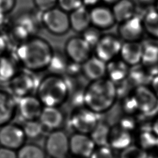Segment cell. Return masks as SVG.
<instances>
[{
  "label": "cell",
  "mask_w": 158,
  "mask_h": 158,
  "mask_svg": "<svg viewBox=\"0 0 158 158\" xmlns=\"http://www.w3.org/2000/svg\"><path fill=\"white\" fill-rule=\"evenodd\" d=\"M141 64L151 76L158 75V46L149 44L143 47Z\"/></svg>",
  "instance_id": "24"
},
{
  "label": "cell",
  "mask_w": 158,
  "mask_h": 158,
  "mask_svg": "<svg viewBox=\"0 0 158 158\" xmlns=\"http://www.w3.org/2000/svg\"><path fill=\"white\" fill-rule=\"evenodd\" d=\"M64 115L60 107L44 106L38 120L40 122L44 130L50 131L60 129L64 122Z\"/></svg>",
  "instance_id": "18"
},
{
  "label": "cell",
  "mask_w": 158,
  "mask_h": 158,
  "mask_svg": "<svg viewBox=\"0 0 158 158\" xmlns=\"http://www.w3.org/2000/svg\"><path fill=\"white\" fill-rule=\"evenodd\" d=\"M81 74L89 81L106 77V63L92 55L81 64Z\"/></svg>",
  "instance_id": "19"
},
{
  "label": "cell",
  "mask_w": 158,
  "mask_h": 158,
  "mask_svg": "<svg viewBox=\"0 0 158 158\" xmlns=\"http://www.w3.org/2000/svg\"><path fill=\"white\" fill-rule=\"evenodd\" d=\"M69 60L65 53L54 51L53 56L47 69L49 73L63 75L65 73Z\"/></svg>",
  "instance_id": "28"
},
{
  "label": "cell",
  "mask_w": 158,
  "mask_h": 158,
  "mask_svg": "<svg viewBox=\"0 0 158 158\" xmlns=\"http://www.w3.org/2000/svg\"><path fill=\"white\" fill-rule=\"evenodd\" d=\"M130 67L120 58L106 63V77L117 84L124 81L128 75Z\"/></svg>",
  "instance_id": "23"
},
{
  "label": "cell",
  "mask_w": 158,
  "mask_h": 158,
  "mask_svg": "<svg viewBox=\"0 0 158 158\" xmlns=\"http://www.w3.org/2000/svg\"><path fill=\"white\" fill-rule=\"evenodd\" d=\"M119 0H101V2L104 4H106L109 6H112L114 4H115L117 2H118Z\"/></svg>",
  "instance_id": "46"
},
{
  "label": "cell",
  "mask_w": 158,
  "mask_h": 158,
  "mask_svg": "<svg viewBox=\"0 0 158 158\" xmlns=\"http://www.w3.org/2000/svg\"><path fill=\"white\" fill-rule=\"evenodd\" d=\"M17 0H0V14L7 15L15 8Z\"/></svg>",
  "instance_id": "39"
},
{
  "label": "cell",
  "mask_w": 158,
  "mask_h": 158,
  "mask_svg": "<svg viewBox=\"0 0 158 158\" xmlns=\"http://www.w3.org/2000/svg\"><path fill=\"white\" fill-rule=\"evenodd\" d=\"M65 158H69V157H65ZM72 158H78V157H73H73H72Z\"/></svg>",
  "instance_id": "49"
},
{
  "label": "cell",
  "mask_w": 158,
  "mask_h": 158,
  "mask_svg": "<svg viewBox=\"0 0 158 158\" xmlns=\"http://www.w3.org/2000/svg\"><path fill=\"white\" fill-rule=\"evenodd\" d=\"M33 74L25 69L20 70L7 85L9 92L16 99L32 94L36 91L38 82Z\"/></svg>",
  "instance_id": "8"
},
{
  "label": "cell",
  "mask_w": 158,
  "mask_h": 158,
  "mask_svg": "<svg viewBox=\"0 0 158 158\" xmlns=\"http://www.w3.org/2000/svg\"><path fill=\"white\" fill-rule=\"evenodd\" d=\"M27 138L22 127L9 123L0 127V146L17 151L25 143Z\"/></svg>",
  "instance_id": "11"
},
{
  "label": "cell",
  "mask_w": 158,
  "mask_h": 158,
  "mask_svg": "<svg viewBox=\"0 0 158 158\" xmlns=\"http://www.w3.org/2000/svg\"><path fill=\"white\" fill-rule=\"evenodd\" d=\"M83 96L84 107L100 115L114 106L118 97L117 85L107 77L89 81Z\"/></svg>",
  "instance_id": "2"
},
{
  "label": "cell",
  "mask_w": 158,
  "mask_h": 158,
  "mask_svg": "<svg viewBox=\"0 0 158 158\" xmlns=\"http://www.w3.org/2000/svg\"><path fill=\"white\" fill-rule=\"evenodd\" d=\"M8 49V42L6 37L0 33V57L7 54Z\"/></svg>",
  "instance_id": "42"
},
{
  "label": "cell",
  "mask_w": 158,
  "mask_h": 158,
  "mask_svg": "<svg viewBox=\"0 0 158 158\" xmlns=\"http://www.w3.org/2000/svg\"><path fill=\"white\" fill-rule=\"evenodd\" d=\"M71 87L63 75L49 73L38 81L36 96L44 106L60 107L67 102Z\"/></svg>",
  "instance_id": "3"
},
{
  "label": "cell",
  "mask_w": 158,
  "mask_h": 158,
  "mask_svg": "<svg viewBox=\"0 0 158 158\" xmlns=\"http://www.w3.org/2000/svg\"><path fill=\"white\" fill-rule=\"evenodd\" d=\"M17 158H47L43 148L35 143L24 144L17 151Z\"/></svg>",
  "instance_id": "29"
},
{
  "label": "cell",
  "mask_w": 158,
  "mask_h": 158,
  "mask_svg": "<svg viewBox=\"0 0 158 158\" xmlns=\"http://www.w3.org/2000/svg\"><path fill=\"white\" fill-rule=\"evenodd\" d=\"M6 15H1L0 14V25L2 23V22H3V19H4V17H5Z\"/></svg>",
  "instance_id": "47"
},
{
  "label": "cell",
  "mask_w": 158,
  "mask_h": 158,
  "mask_svg": "<svg viewBox=\"0 0 158 158\" xmlns=\"http://www.w3.org/2000/svg\"><path fill=\"white\" fill-rule=\"evenodd\" d=\"M43 107L36 95H28L17 100V113L24 121L38 120Z\"/></svg>",
  "instance_id": "13"
},
{
  "label": "cell",
  "mask_w": 158,
  "mask_h": 158,
  "mask_svg": "<svg viewBox=\"0 0 158 158\" xmlns=\"http://www.w3.org/2000/svg\"><path fill=\"white\" fill-rule=\"evenodd\" d=\"M38 28L36 15L33 12H23L17 15L10 28L12 38L19 44L36 36Z\"/></svg>",
  "instance_id": "5"
},
{
  "label": "cell",
  "mask_w": 158,
  "mask_h": 158,
  "mask_svg": "<svg viewBox=\"0 0 158 158\" xmlns=\"http://www.w3.org/2000/svg\"><path fill=\"white\" fill-rule=\"evenodd\" d=\"M0 158H17V151L0 146Z\"/></svg>",
  "instance_id": "41"
},
{
  "label": "cell",
  "mask_w": 158,
  "mask_h": 158,
  "mask_svg": "<svg viewBox=\"0 0 158 158\" xmlns=\"http://www.w3.org/2000/svg\"><path fill=\"white\" fill-rule=\"evenodd\" d=\"M96 147L88 134L73 133L69 137V152L73 157L89 158Z\"/></svg>",
  "instance_id": "12"
},
{
  "label": "cell",
  "mask_w": 158,
  "mask_h": 158,
  "mask_svg": "<svg viewBox=\"0 0 158 158\" xmlns=\"http://www.w3.org/2000/svg\"><path fill=\"white\" fill-rule=\"evenodd\" d=\"M22 127L26 138L30 139L38 138L45 130L38 120L25 121Z\"/></svg>",
  "instance_id": "31"
},
{
  "label": "cell",
  "mask_w": 158,
  "mask_h": 158,
  "mask_svg": "<svg viewBox=\"0 0 158 158\" xmlns=\"http://www.w3.org/2000/svg\"><path fill=\"white\" fill-rule=\"evenodd\" d=\"M118 126L127 131L131 132L135 128V121L130 115H127L120 119Z\"/></svg>",
  "instance_id": "40"
},
{
  "label": "cell",
  "mask_w": 158,
  "mask_h": 158,
  "mask_svg": "<svg viewBox=\"0 0 158 158\" xmlns=\"http://www.w3.org/2000/svg\"><path fill=\"white\" fill-rule=\"evenodd\" d=\"M156 148H157V150H158V143H157V146H156Z\"/></svg>",
  "instance_id": "50"
},
{
  "label": "cell",
  "mask_w": 158,
  "mask_h": 158,
  "mask_svg": "<svg viewBox=\"0 0 158 158\" xmlns=\"http://www.w3.org/2000/svg\"><path fill=\"white\" fill-rule=\"evenodd\" d=\"M142 21L144 30L151 36L158 38V12L154 10L147 12Z\"/></svg>",
  "instance_id": "30"
},
{
  "label": "cell",
  "mask_w": 158,
  "mask_h": 158,
  "mask_svg": "<svg viewBox=\"0 0 158 158\" xmlns=\"http://www.w3.org/2000/svg\"><path fill=\"white\" fill-rule=\"evenodd\" d=\"M99 121V115L85 107L74 109L69 120L70 127L74 133L88 135Z\"/></svg>",
  "instance_id": "6"
},
{
  "label": "cell",
  "mask_w": 158,
  "mask_h": 158,
  "mask_svg": "<svg viewBox=\"0 0 158 158\" xmlns=\"http://www.w3.org/2000/svg\"><path fill=\"white\" fill-rule=\"evenodd\" d=\"M122 42L113 34H102L93 48V55L107 63L119 56Z\"/></svg>",
  "instance_id": "7"
},
{
  "label": "cell",
  "mask_w": 158,
  "mask_h": 158,
  "mask_svg": "<svg viewBox=\"0 0 158 158\" xmlns=\"http://www.w3.org/2000/svg\"><path fill=\"white\" fill-rule=\"evenodd\" d=\"M35 8L43 12L57 6V0H32Z\"/></svg>",
  "instance_id": "38"
},
{
  "label": "cell",
  "mask_w": 158,
  "mask_h": 158,
  "mask_svg": "<svg viewBox=\"0 0 158 158\" xmlns=\"http://www.w3.org/2000/svg\"><path fill=\"white\" fill-rule=\"evenodd\" d=\"M89 158H115L112 148L109 146H96Z\"/></svg>",
  "instance_id": "37"
},
{
  "label": "cell",
  "mask_w": 158,
  "mask_h": 158,
  "mask_svg": "<svg viewBox=\"0 0 158 158\" xmlns=\"http://www.w3.org/2000/svg\"><path fill=\"white\" fill-rule=\"evenodd\" d=\"M148 154L146 150L139 146L130 145L121 151L120 158H147Z\"/></svg>",
  "instance_id": "33"
},
{
  "label": "cell",
  "mask_w": 158,
  "mask_h": 158,
  "mask_svg": "<svg viewBox=\"0 0 158 158\" xmlns=\"http://www.w3.org/2000/svg\"><path fill=\"white\" fill-rule=\"evenodd\" d=\"M54 51L46 39L34 36L17 44L14 56L23 69L36 73L47 70Z\"/></svg>",
  "instance_id": "1"
},
{
  "label": "cell",
  "mask_w": 158,
  "mask_h": 158,
  "mask_svg": "<svg viewBox=\"0 0 158 158\" xmlns=\"http://www.w3.org/2000/svg\"><path fill=\"white\" fill-rule=\"evenodd\" d=\"M143 51V46L138 41H124L119 57L128 66L133 67L141 63Z\"/></svg>",
  "instance_id": "20"
},
{
  "label": "cell",
  "mask_w": 158,
  "mask_h": 158,
  "mask_svg": "<svg viewBox=\"0 0 158 158\" xmlns=\"http://www.w3.org/2000/svg\"><path fill=\"white\" fill-rule=\"evenodd\" d=\"M131 143L130 132L121 128L118 125L111 127L108 145L112 149L122 151L131 145Z\"/></svg>",
  "instance_id": "25"
},
{
  "label": "cell",
  "mask_w": 158,
  "mask_h": 158,
  "mask_svg": "<svg viewBox=\"0 0 158 158\" xmlns=\"http://www.w3.org/2000/svg\"><path fill=\"white\" fill-rule=\"evenodd\" d=\"M110 7L116 23H120L135 15L136 7L132 0H119Z\"/></svg>",
  "instance_id": "26"
},
{
  "label": "cell",
  "mask_w": 158,
  "mask_h": 158,
  "mask_svg": "<svg viewBox=\"0 0 158 158\" xmlns=\"http://www.w3.org/2000/svg\"><path fill=\"white\" fill-rule=\"evenodd\" d=\"M156 10L158 12V0H156Z\"/></svg>",
  "instance_id": "48"
},
{
  "label": "cell",
  "mask_w": 158,
  "mask_h": 158,
  "mask_svg": "<svg viewBox=\"0 0 158 158\" xmlns=\"http://www.w3.org/2000/svg\"><path fill=\"white\" fill-rule=\"evenodd\" d=\"M140 147L143 149H149L156 148L158 143V136L152 131H142L139 137Z\"/></svg>",
  "instance_id": "32"
},
{
  "label": "cell",
  "mask_w": 158,
  "mask_h": 158,
  "mask_svg": "<svg viewBox=\"0 0 158 158\" xmlns=\"http://www.w3.org/2000/svg\"><path fill=\"white\" fill-rule=\"evenodd\" d=\"M133 94L136 100L139 111L149 114L156 109L158 98L151 88L146 85L137 86Z\"/></svg>",
  "instance_id": "16"
},
{
  "label": "cell",
  "mask_w": 158,
  "mask_h": 158,
  "mask_svg": "<svg viewBox=\"0 0 158 158\" xmlns=\"http://www.w3.org/2000/svg\"><path fill=\"white\" fill-rule=\"evenodd\" d=\"M91 25L101 31L109 30L116 23L111 7L99 4L89 9Z\"/></svg>",
  "instance_id": "14"
},
{
  "label": "cell",
  "mask_w": 158,
  "mask_h": 158,
  "mask_svg": "<svg viewBox=\"0 0 158 158\" xmlns=\"http://www.w3.org/2000/svg\"><path fill=\"white\" fill-rule=\"evenodd\" d=\"M44 149L51 158H65L69 153V137L60 129L51 131L46 138Z\"/></svg>",
  "instance_id": "9"
},
{
  "label": "cell",
  "mask_w": 158,
  "mask_h": 158,
  "mask_svg": "<svg viewBox=\"0 0 158 158\" xmlns=\"http://www.w3.org/2000/svg\"><path fill=\"white\" fill-rule=\"evenodd\" d=\"M40 21L49 33L56 36L64 35L70 29L69 14L57 6L42 12Z\"/></svg>",
  "instance_id": "4"
},
{
  "label": "cell",
  "mask_w": 158,
  "mask_h": 158,
  "mask_svg": "<svg viewBox=\"0 0 158 158\" xmlns=\"http://www.w3.org/2000/svg\"><path fill=\"white\" fill-rule=\"evenodd\" d=\"M101 0H82V5L90 9L92 7L99 4Z\"/></svg>",
  "instance_id": "43"
},
{
  "label": "cell",
  "mask_w": 158,
  "mask_h": 158,
  "mask_svg": "<svg viewBox=\"0 0 158 158\" xmlns=\"http://www.w3.org/2000/svg\"><path fill=\"white\" fill-rule=\"evenodd\" d=\"M15 56L7 54L0 57V85H7L20 70Z\"/></svg>",
  "instance_id": "21"
},
{
  "label": "cell",
  "mask_w": 158,
  "mask_h": 158,
  "mask_svg": "<svg viewBox=\"0 0 158 158\" xmlns=\"http://www.w3.org/2000/svg\"><path fill=\"white\" fill-rule=\"evenodd\" d=\"M151 88L158 98V75L153 77L151 81Z\"/></svg>",
  "instance_id": "44"
},
{
  "label": "cell",
  "mask_w": 158,
  "mask_h": 158,
  "mask_svg": "<svg viewBox=\"0 0 158 158\" xmlns=\"http://www.w3.org/2000/svg\"><path fill=\"white\" fill-rule=\"evenodd\" d=\"M17 113V99L9 91L0 89V127L11 122Z\"/></svg>",
  "instance_id": "17"
},
{
  "label": "cell",
  "mask_w": 158,
  "mask_h": 158,
  "mask_svg": "<svg viewBox=\"0 0 158 158\" xmlns=\"http://www.w3.org/2000/svg\"><path fill=\"white\" fill-rule=\"evenodd\" d=\"M70 28L73 31L82 33L91 26L89 9L81 6L69 14Z\"/></svg>",
  "instance_id": "22"
},
{
  "label": "cell",
  "mask_w": 158,
  "mask_h": 158,
  "mask_svg": "<svg viewBox=\"0 0 158 158\" xmlns=\"http://www.w3.org/2000/svg\"><path fill=\"white\" fill-rule=\"evenodd\" d=\"M111 127L107 123L99 121L89 133L96 146H109V138Z\"/></svg>",
  "instance_id": "27"
},
{
  "label": "cell",
  "mask_w": 158,
  "mask_h": 158,
  "mask_svg": "<svg viewBox=\"0 0 158 158\" xmlns=\"http://www.w3.org/2000/svg\"><path fill=\"white\" fill-rule=\"evenodd\" d=\"M82 5V0H57V6L69 14Z\"/></svg>",
  "instance_id": "35"
},
{
  "label": "cell",
  "mask_w": 158,
  "mask_h": 158,
  "mask_svg": "<svg viewBox=\"0 0 158 158\" xmlns=\"http://www.w3.org/2000/svg\"><path fill=\"white\" fill-rule=\"evenodd\" d=\"M122 109L127 115L133 114L139 110L136 100L133 94L125 98L122 104Z\"/></svg>",
  "instance_id": "36"
},
{
  "label": "cell",
  "mask_w": 158,
  "mask_h": 158,
  "mask_svg": "<svg viewBox=\"0 0 158 158\" xmlns=\"http://www.w3.org/2000/svg\"><path fill=\"white\" fill-rule=\"evenodd\" d=\"M93 52V48L81 36L70 37L64 45V52L68 59L79 64H82L89 59Z\"/></svg>",
  "instance_id": "10"
},
{
  "label": "cell",
  "mask_w": 158,
  "mask_h": 158,
  "mask_svg": "<svg viewBox=\"0 0 158 158\" xmlns=\"http://www.w3.org/2000/svg\"><path fill=\"white\" fill-rule=\"evenodd\" d=\"M144 31L142 20L135 15L119 23L118 27V37L123 41H138Z\"/></svg>",
  "instance_id": "15"
},
{
  "label": "cell",
  "mask_w": 158,
  "mask_h": 158,
  "mask_svg": "<svg viewBox=\"0 0 158 158\" xmlns=\"http://www.w3.org/2000/svg\"><path fill=\"white\" fill-rule=\"evenodd\" d=\"M151 130L158 136V117L154 121Z\"/></svg>",
  "instance_id": "45"
},
{
  "label": "cell",
  "mask_w": 158,
  "mask_h": 158,
  "mask_svg": "<svg viewBox=\"0 0 158 158\" xmlns=\"http://www.w3.org/2000/svg\"><path fill=\"white\" fill-rule=\"evenodd\" d=\"M101 31L99 29L91 25L82 33H81V36L93 49V48L102 35Z\"/></svg>",
  "instance_id": "34"
}]
</instances>
